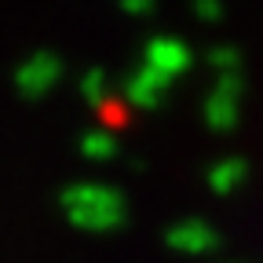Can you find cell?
I'll return each mask as SVG.
<instances>
[{
	"instance_id": "6da1fadb",
	"label": "cell",
	"mask_w": 263,
	"mask_h": 263,
	"mask_svg": "<svg viewBox=\"0 0 263 263\" xmlns=\"http://www.w3.org/2000/svg\"><path fill=\"white\" fill-rule=\"evenodd\" d=\"M66 212L84 230H114L124 223L121 194H114L106 186H73L66 194Z\"/></svg>"
},
{
	"instance_id": "277c9868",
	"label": "cell",
	"mask_w": 263,
	"mask_h": 263,
	"mask_svg": "<svg viewBox=\"0 0 263 263\" xmlns=\"http://www.w3.org/2000/svg\"><path fill=\"white\" fill-rule=\"evenodd\" d=\"M146 66L161 70L164 77H176V73H183L190 66V48L183 41H172V37H157L146 48Z\"/></svg>"
},
{
	"instance_id": "3957f363",
	"label": "cell",
	"mask_w": 263,
	"mask_h": 263,
	"mask_svg": "<svg viewBox=\"0 0 263 263\" xmlns=\"http://www.w3.org/2000/svg\"><path fill=\"white\" fill-rule=\"evenodd\" d=\"M216 241H219L216 230L205 219H183V223H176L168 230V245L179 249V252H186V256H205V252L216 249Z\"/></svg>"
},
{
	"instance_id": "ba28073f",
	"label": "cell",
	"mask_w": 263,
	"mask_h": 263,
	"mask_svg": "<svg viewBox=\"0 0 263 263\" xmlns=\"http://www.w3.org/2000/svg\"><path fill=\"white\" fill-rule=\"evenodd\" d=\"M194 8H197V15H201V18H212V22H216L219 11H223V8H219V0H197Z\"/></svg>"
},
{
	"instance_id": "52a82bcc",
	"label": "cell",
	"mask_w": 263,
	"mask_h": 263,
	"mask_svg": "<svg viewBox=\"0 0 263 263\" xmlns=\"http://www.w3.org/2000/svg\"><path fill=\"white\" fill-rule=\"evenodd\" d=\"M209 62H212V70H216L219 77H230V73H238V70H241V55H238V48H230V44L212 48Z\"/></svg>"
},
{
	"instance_id": "7a4b0ae2",
	"label": "cell",
	"mask_w": 263,
	"mask_h": 263,
	"mask_svg": "<svg viewBox=\"0 0 263 263\" xmlns=\"http://www.w3.org/2000/svg\"><path fill=\"white\" fill-rule=\"evenodd\" d=\"M238 110H241V81H238V73L219 77L216 88H212V95L205 99V106H201L205 124L212 132H230L238 124Z\"/></svg>"
},
{
	"instance_id": "8992f818",
	"label": "cell",
	"mask_w": 263,
	"mask_h": 263,
	"mask_svg": "<svg viewBox=\"0 0 263 263\" xmlns=\"http://www.w3.org/2000/svg\"><path fill=\"white\" fill-rule=\"evenodd\" d=\"M168 81L172 77H164L161 70H154V66H143V70L132 77V99H136L139 106H157L161 99H164V91H168Z\"/></svg>"
},
{
	"instance_id": "5b68a950",
	"label": "cell",
	"mask_w": 263,
	"mask_h": 263,
	"mask_svg": "<svg viewBox=\"0 0 263 263\" xmlns=\"http://www.w3.org/2000/svg\"><path fill=\"white\" fill-rule=\"evenodd\" d=\"M245 179H249V164H245L241 157H223V161H216L212 168L205 172V183H209V190H212L216 197L234 194Z\"/></svg>"
}]
</instances>
